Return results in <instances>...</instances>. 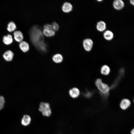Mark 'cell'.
<instances>
[{
    "mask_svg": "<svg viewBox=\"0 0 134 134\" xmlns=\"http://www.w3.org/2000/svg\"><path fill=\"white\" fill-rule=\"evenodd\" d=\"M30 38L34 45L40 51L46 52L47 45L44 41V36L41 28L35 25L33 26L29 32Z\"/></svg>",
    "mask_w": 134,
    "mask_h": 134,
    "instance_id": "1",
    "label": "cell"
},
{
    "mask_svg": "<svg viewBox=\"0 0 134 134\" xmlns=\"http://www.w3.org/2000/svg\"><path fill=\"white\" fill-rule=\"evenodd\" d=\"M39 110L45 116L49 117L51 114L50 104L47 102H41L40 104Z\"/></svg>",
    "mask_w": 134,
    "mask_h": 134,
    "instance_id": "2",
    "label": "cell"
},
{
    "mask_svg": "<svg viewBox=\"0 0 134 134\" xmlns=\"http://www.w3.org/2000/svg\"><path fill=\"white\" fill-rule=\"evenodd\" d=\"M95 84L99 90L103 94H107L109 90V86L103 83L100 79H98L96 80Z\"/></svg>",
    "mask_w": 134,
    "mask_h": 134,
    "instance_id": "3",
    "label": "cell"
},
{
    "mask_svg": "<svg viewBox=\"0 0 134 134\" xmlns=\"http://www.w3.org/2000/svg\"><path fill=\"white\" fill-rule=\"evenodd\" d=\"M93 44V40L91 39L86 38L84 40L83 45L84 49L87 51L89 52L92 50Z\"/></svg>",
    "mask_w": 134,
    "mask_h": 134,
    "instance_id": "4",
    "label": "cell"
},
{
    "mask_svg": "<svg viewBox=\"0 0 134 134\" xmlns=\"http://www.w3.org/2000/svg\"><path fill=\"white\" fill-rule=\"evenodd\" d=\"M113 5L115 9L120 10L123 8L125 4L123 1L121 0H115L113 2Z\"/></svg>",
    "mask_w": 134,
    "mask_h": 134,
    "instance_id": "5",
    "label": "cell"
},
{
    "mask_svg": "<svg viewBox=\"0 0 134 134\" xmlns=\"http://www.w3.org/2000/svg\"><path fill=\"white\" fill-rule=\"evenodd\" d=\"M131 105L130 100L127 99H124L122 100L121 101L120 106L122 110H125L129 107Z\"/></svg>",
    "mask_w": 134,
    "mask_h": 134,
    "instance_id": "6",
    "label": "cell"
},
{
    "mask_svg": "<svg viewBox=\"0 0 134 134\" xmlns=\"http://www.w3.org/2000/svg\"><path fill=\"white\" fill-rule=\"evenodd\" d=\"M14 55V53L11 51L8 50L6 51L4 53L3 56L5 61L9 62L12 60Z\"/></svg>",
    "mask_w": 134,
    "mask_h": 134,
    "instance_id": "7",
    "label": "cell"
},
{
    "mask_svg": "<svg viewBox=\"0 0 134 134\" xmlns=\"http://www.w3.org/2000/svg\"><path fill=\"white\" fill-rule=\"evenodd\" d=\"M69 93L71 97L73 98H75L79 96L80 92L79 90L77 88L74 87L69 90Z\"/></svg>",
    "mask_w": 134,
    "mask_h": 134,
    "instance_id": "8",
    "label": "cell"
},
{
    "mask_svg": "<svg viewBox=\"0 0 134 134\" xmlns=\"http://www.w3.org/2000/svg\"><path fill=\"white\" fill-rule=\"evenodd\" d=\"M73 9V6L71 3L68 2H65L62 6V10L65 13H69L71 12Z\"/></svg>",
    "mask_w": 134,
    "mask_h": 134,
    "instance_id": "9",
    "label": "cell"
},
{
    "mask_svg": "<svg viewBox=\"0 0 134 134\" xmlns=\"http://www.w3.org/2000/svg\"><path fill=\"white\" fill-rule=\"evenodd\" d=\"M96 28L98 31L100 32L104 31L106 28V24L105 22L102 21L98 22L96 25Z\"/></svg>",
    "mask_w": 134,
    "mask_h": 134,
    "instance_id": "10",
    "label": "cell"
},
{
    "mask_svg": "<svg viewBox=\"0 0 134 134\" xmlns=\"http://www.w3.org/2000/svg\"><path fill=\"white\" fill-rule=\"evenodd\" d=\"M13 35L16 41L20 42L22 41L24 37L23 34L21 31H15L14 32Z\"/></svg>",
    "mask_w": 134,
    "mask_h": 134,
    "instance_id": "11",
    "label": "cell"
},
{
    "mask_svg": "<svg viewBox=\"0 0 134 134\" xmlns=\"http://www.w3.org/2000/svg\"><path fill=\"white\" fill-rule=\"evenodd\" d=\"M19 46L21 50L24 52H28L29 50V44L26 42L22 41L19 44Z\"/></svg>",
    "mask_w": 134,
    "mask_h": 134,
    "instance_id": "12",
    "label": "cell"
},
{
    "mask_svg": "<svg viewBox=\"0 0 134 134\" xmlns=\"http://www.w3.org/2000/svg\"><path fill=\"white\" fill-rule=\"evenodd\" d=\"M114 36L113 33L109 30L105 31L103 34L104 38L105 40L108 41L112 40Z\"/></svg>",
    "mask_w": 134,
    "mask_h": 134,
    "instance_id": "13",
    "label": "cell"
},
{
    "mask_svg": "<svg viewBox=\"0 0 134 134\" xmlns=\"http://www.w3.org/2000/svg\"><path fill=\"white\" fill-rule=\"evenodd\" d=\"M31 121V118L30 117L27 115H24L22 118L21 123L22 125L25 126L28 125Z\"/></svg>",
    "mask_w": 134,
    "mask_h": 134,
    "instance_id": "14",
    "label": "cell"
},
{
    "mask_svg": "<svg viewBox=\"0 0 134 134\" xmlns=\"http://www.w3.org/2000/svg\"><path fill=\"white\" fill-rule=\"evenodd\" d=\"M53 61L56 63H61L63 59L62 56L60 54H57L54 55L52 57Z\"/></svg>",
    "mask_w": 134,
    "mask_h": 134,
    "instance_id": "15",
    "label": "cell"
},
{
    "mask_svg": "<svg viewBox=\"0 0 134 134\" xmlns=\"http://www.w3.org/2000/svg\"><path fill=\"white\" fill-rule=\"evenodd\" d=\"M13 41L12 36L10 34H8L3 37V41L5 44H10L12 43Z\"/></svg>",
    "mask_w": 134,
    "mask_h": 134,
    "instance_id": "16",
    "label": "cell"
},
{
    "mask_svg": "<svg viewBox=\"0 0 134 134\" xmlns=\"http://www.w3.org/2000/svg\"><path fill=\"white\" fill-rule=\"evenodd\" d=\"M110 71L109 67L106 65H104L101 68L100 72L103 75H107L109 73Z\"/></svg>",
    "mask_w": 134,
    "mask_h": 134,
    "instance_id": "17",
    "label": "cell"
},
{
    "mask_svg": "<svg viewBox=\"0 0 134 134\" xmlns=\"http://www.w3.org/2000/svg\"><path fill=\"white\" fill-rule=\"evenodd\" d=\"M16 28V26L15 23L13 21H11L7 25V30L9 32H12L14 31Z\"/></svg>",
    "mask_w": 134,
    "mask_h": 134,
    "instance_id": "18",
    "label": "cell"
},
{
    "mask_svg": "<svg viewBox=\"0 0 134 134\" xmlns=\"http://www.w3.org/2000/svg\"><path fill=\"white\" fill-rule=\"evenodd\" d=\"M42 32L43 34L48 37L52 36L55 34V32L51 30L44 29Z\"/></svg>",
    "mask_w": 134,
    "mask_h": 134,
    "instance_id": "19",
    "label": "cell"
},
{
    "mask_svg": "<svg viewBox=\"0 0 134 134\" xmlns=\"http://www.w3.org/2000/svg\"><path fill=\"white\" fill-rule=\"evenodd\" d=\"M52 26V30L55 32L58 31L59 28L58 24L56 22H53L51 24Z\"/></svg>",
    "mask_w": 134,
    "mask_h": 134,
    "instance_id": "20",
    "label": "cell"
},
{
    "mask_svg": "<svg viewBox=\"0 0 134 134\" xmlns=\"http://www.w3.org/2000/svg\"><path fill=\"white\" fill-rule=\"evenodd\" d=\"M44 29H50L52 30V26L51 24H45L43 26Z\"/></svg>",
    "mask_w": 134,
    "mask_h": 134,
    "instance_id": "21",
    "label": "cell"
},
{
    "mask_svg": "<svg viewBox=\"0 0 134 134\" xmlns=\"http://www.w3.org/2000/svg\"><path fill=\"white\" fill-rule=\"evenodd\" d=\"M5 102V99L4 97L2 96H0V103L4 104Z\"/></svg>",
    "mask_w": 134,
    "mask_h": 134,
    "instance_id": "22",
    "label": "cell"
},
{
    "mask_svg": "<svg viewBox=\"0 0 134 134\" xmlns=\"http://www.w3.org/2000/svg\"><path fill=\"white\" fill-rule=\"evenodd\" d=\"M4 104L0 103V110H2L4 107Z\"/></svg>",
    "mask_w": 134,
    "mask_h": 134,
    "instance_id": "23",
    "label": "cell"
},
{
    "mask_svg": "<svg viewBox=\"0 0 134 134\" xmlns=\"http://www.w3.org/2000/svg\"><path fill=\"white\" fill-rule=\"evenodd\" d=\"M130 2L131 4L134 6V0H131L130 1Z\"/></svg>",
    "mask_w": 134,
    "mask_h": 134,
    "instance_id": "24",
    "label": "cell"
},
{
    "mask_svg": "<svg viewBox=\"0 0 134 134\" xmlns=\"http://www.w3.org/2000/svg\"><path fill=\"white\" fill-rule=\"evenodd\" d=\"M131 134H134V128L131 130Z\"/></svg>",
    "mask_w": 134,
    "mask_h": 134,
    "instance_id": "25",
    "label": "cell"
},
{
    "mask_svg": "<svg viewBox=\"0 0 134 134\" xmlns=\"http://www.w3.org/2000/svg\"><path fill=\"white\" fill-rule=\"evenodd\" d=\"M102 1V0H98V1L99 2H100V1Z\"/></svg>",
    "mask_w": 134,
    "mask_h": 134,
    "instance_id": "26",
    "label": "cell"
},
{
    "mask_svg": "<svg viewBox=\"0 0 134 134\" xmlns=\"http://www.w3.org/2000/svg\"><path fill=\"white\" fill-rule=\"evenodd\" d=\"M133 101H134V100H133Z\"/></svg>",
    "mask_w": 134,
    "mask_h": 134,
    "instance_id": "27",
    "label": "cell"
}]
</instances>
